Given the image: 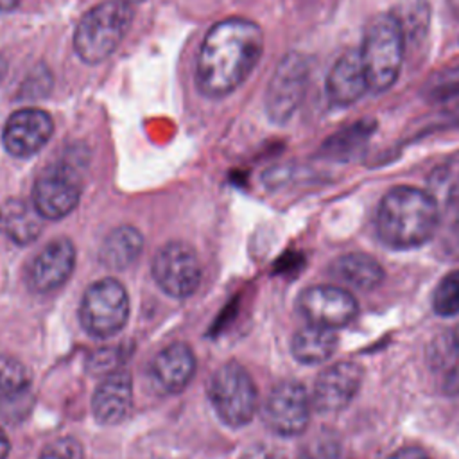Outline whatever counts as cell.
<instances>
[{
  "mask_svg": "<svg viewBox=\"0 0 459 459\" xmlns=\"http://www.w3.org/2000/svg\"><path fill=\"white\" fill-rule=\"evenodd\" d=\"M330 273L341 285L360 292L377 289L385 276L380 262L362 251L339 255L330 264Z\"/></svg>",
  "mask_w": 459,
  "mask_h": 459,
  "instance_id": "ac0fdd59",
  "label": "cell"
},
{
  "mask_svg": "<svg viewBox=\"0 0 459 459\" xmlns=\"http://www.w3.org/2000/svg\"><path fill=\"white\" fill-rule=\"evenodd\" d=\"M5 72H7V63H5V59L0 56V82H2V79L5 77Z\"/></svg>",
  "mask_w": 459,
  "mask_h": 459,
  "instance_id": "836d02e7",
  "label": "cell"
},
{
  "mask_svg": "<svg viewBox=\"0 0 459 459\" xmlns=\"http://www.w3.org/2000/svg\"><path fill=\"white\" fill-rule=\"evenodd\" d=\"M432 308L437 316L452 317L459 314V269L446 273L432 292Z\"/></svg>",
  "mask_w": 459,
  "mask_h": 459,
  "instance_id": "d4e9b609",
  "label": "cell"
},
{
  "mask_svg": "<svg viewBox=\"0 0 459 459\" xmlns=\"http://www.w3.org/2000/svg\"><path fill=\"white\" fill-rule=\"evenodd\" d=\"M373 131L375 122L371 120H360L351 126H346L323 143L321 152L330 160H350L359 154V151L366 145Z\"/></svg>",
  "mask_w": 459,
  "mask_h": 459,
  "instance_id": "603a6c76",
  "label": "cell"
},
{
  "mask_svg": "<svg viewBox=\"0 0 459 459\" xmlns=\"http://www.w3.org/2000/svg\"><path fill=\"white\" fill-rule=\"evenodd\" d=\"M240 459H281L280 454L265 445H256L246 450V454Z\"/></svg>",
  "mask_w": 459,
  "mask_h": 459,
  "instance_id": "f546056e",
  "label": "cell"
},
{
  "mask_svg": "<svg viewBox=\"0 0 459 459\" xmlns=\"http://www.w3.org/2000/svg\"><path fill=\"white\" fill-rule=\"evenodd\" d=\"M122 2H126V4H140V2H145V0H122Z\"/></svg>",
  "mask_w": 459,
  "mask_h": 459,
  "instance_id": "d590c367",
  "label": "cell"
},
{
  "mask_svg": "<svg viewBox=\"0 0 459 459\" xmlns=\"http://www.w3.org/2000/svg\"><path fill=\"white\" fill-rule=\"evenodd\" d=\"M360 59L366 70L369 91L382 93L389 90L402 70L403 61V29L394 14H378L364 32Z\"/></svg>",
  "mask_w": 459,
  "mask_h": 459,
  "instance_id": "277c9868",
  "label": "cell"
},
{
  "mask_svg": "<svg viewBox=\"0 0 459 459\" xmlns=\"http://www.w3.org/2000/svg\"><path fill=\"white\" fill-rule=\"evenodd\" d=\"M9 450H11V443H9V437H7V434L4 432V429L0 427V459H7V455H9Z\"/></svg>",
  "mask_w": 459,
  "mask_h": 459,
  "instance_id": "1f68e13d",
  "label": "cell"
},
{
  "mask_svg": "<svg viewBox=\"0 0 459 459\" xmlns=\"http://www.w3.org/2000/svg\"><path fill=\"white\" fill-rule=\"evenodd\" d=\"M54 133L52 117L39 108L14 111L2 131V143L11 156L29 158L39 152Z\"/></svg>",
  "mask_w": 459,
  "mask_h": 459,
  "instance_id": "4fadbf2b",
  "label": "cell"
},
{
  "mask_svg": "<svg viewBox=\"0 0 459 459\" xmlns=\"http://www.w3.org/2000/svg\"><path fill=\"white\" fill-rule=\"evenodd\" d=\"M43 217L34 204L23 199H7L0 204V233L18 246H27L38 238L43 230Z\"/></svg>",
  "mask_w": 459,
  "mask_h": 459,
  "instance_id": "d6986e66",
  "label": "cell"
},
{
  "mask_svg": "<svg viewBox=\"0 0 459 459\" xmlns=\"http://www.w3.org/2000/svg\"><path fill=\"white\" fill-rule=\"evenodd\" d=\"M339 339L335 330L305 325L290 339L292 357L307 366H316L326 362L337 350Z\"/></svg>",
  "mask_w": 459,
  "mask_h": 459,
  "instance_id": "44dd1931",
  "label": "cell"
},
{
  "mask_svg": "<svg viewBox=\"0 0 459 459\" xmlns=\"http://www.w3.org/2000/svg\"><path fill=\"white\" fill-rule=\"evenodd\" d=\"M342 443L332 430H319L303 443L296 459H341Z\"/></svg>",
  "mask_w": 459,
  "mask_h": 459,
  "instance_id": "484cf974",
  "label": "cell"
},
{
  "mask_svg": "<svg viewBox=\"0 0 459 459\" xmlns=\"http://www.w3.org/2000/svg\"><path fill=\"white\" fill-rule=\"evenodd\" d=\"M452 341H454L455 348L459 350V323L455 325V328H454V332H452Z\"/></svg>",
  "mask_w": 459,
  "mask_h": 459,
  "instance_id": "e575fe53",
  "label": "cell"
},
{
  "mask_svg": "<svg viewBox=\"0 0 459 459\" xmlns=\"http://www.w3.org/2000/svg\"><path fill=\"white\" fill-rule=\"evenodd\" d=\"M30 387L29 368L13 355H0V398H13Z\"/></svg>",
  "mask_w": 459,
  "mask_h": 459,
  "instance_id": "cb8c5ba5",
  "label": "cell"
},
{
  "mask_svg": "<svg viewBox=\"0 0 459 459\" xmlns=\"http://www.w3.org/2000/svg\"><path fill=\"white\" fill-rule=\"evenodd\" d=\"M425 190L439 210L459 208V152L448 156L430 170Z\"/></svg>",
  "mask_w": 459,
  "mask_h": 459,
  "instance_id": "7402d4cb",
  "label": "cell"
},
{
  "mask_svg": "<svg viewBox=\"0 0 459 459\" xmlns=\"http://www.w3.org/2000/svg\"><path fill=\"white\" fill-rule=\"evenodd\" d=\"M384 459H429V455L416 446H403V448L391 452Z\"/></svg>",
  "mask_w": 459,
  "mask_h": 459,
  "instance_id": "4dcf8cb0",
  "label": "cell"
},
{
  "mask_svg": "<svg viewBox=\"0 0 459 459\" xmlns=\"http://www.w3.org/2000/svg\"><path fill=\"white\" fill-rule=\"evenodd\" d=\"M152 278L158 287L178 299L192 296L201 285V262L192 246L181 240L163 244L152 258Z\"/></svg>",
  "mask_w": 459,
  "mask_h": 459,
  "instance_id": "ba28073f",
  "label": "cell"
},
{
  "mask_svg": "<svg viewBox=\"0 0 459 459\" xmlns=\"http://www.w3.org/2000/svg\"><path fill=\"white\" fill-rule=\"evenodd\" d=\"M310 75L308 59L298 52L283 56L276 65L265 90L267 117L276 122H287L299 108Z\"/></svg>",
  "mask_w": 459,
  "mask_h": 459,
  "instance_id": "9c48e42d",
  "label": "cell"
},
{
  "mask_svg": "<svg viewBox=\"0 0 459 459\" xmlns=\"http://www.w3.org/2000/svg\"><path fill=\"white\" fill-rule=\"evenodd\" d=\"M206 391L217 416L230 427L247 425L258 409L256 385L238 362L219 366L210 377Z\"/></svg>",
  "mask_w": 459,
  "mask_h": 459,
  "instance_id": "5b68a950",
  "label": "cell"
},
{
  "mask_svg": "<svg viewBox=\"0 0 459 459\" xmlns=\"http://www.w3.org/2000/svg\"><path fill=\"white\" fill-rule=\"evenodd\" d=\"M298 312L308 325L339 330L348 326L359 314L355 296L341 285H312L299 292Z\"/></svg>",
  "mask_w": 459,
  "mask_h": 459,
  "instance_id": "30bf717a",
  "label": "cell"
},
{
  "mask_svg": "<svg viewBox=\"0 0 459 459\" xmlns=\"http://www.w3.org/2000/svg\"><path fill=\"white\" fill-rule=\"evenodd\" d=\"M81 186L75 174L65 165L45 169L32 186V204L48 221L66 217L79 204Z\"/></svg>",
  "mask_w": 459,
  "mask_h": 459,
  "instance_id": "7c38bea8",
  "label": "cell"
},
{
  "mask_svg": "<svg viewBox=\"0 0 459 459\" xmlns=\"http://www.w3.org/2000/svg\"><path fill=\"white\" fill-rule=\"evenodd\" d=\"M133 403V380L124 369L108 373V377L97 385L91 398L93 418L102 425H115L122 421Z\"/></svg>",
  "mask_w": 459,
  "mask_h": 459,
  "instance_id": "2e32d148",
  "label": "cell"
},
{
  "mask_svg": "<svg viewBox=\"0 0 459 459\" xmlns=\"http://www.w3.org/2000/svg\"><path fill=\"white\" fill-rule=\"evenodd\" d=\"M154 385L165 394L183 391L195 373V355L185 342H172L161 348L149 362Z\"/></svg>",
  "mask_w": 459,
  "mask_h": 459,
  "instance_id": "9a60e30c",
  "label": "cell"
},
{
  "mask_svg": "<svg viewBox=\"0 0 459 459\" xmlns=\"http://www.w3.org/2000/svg\"><path fill=\"white\" fill-rule=\"evenodd\" d=\"M443 393L446 396H459V362L448 368L443 378Z\"/></svg>",
  "mask_w": 459,
  "mask_h": 459,
  "instance_id": "f1b7e54d",
  "label": "cell"
},
{
  "mask_svg": "<svg viewBox=\"0 0 459 459\" xmlns=\"http://www.w3.org/2000/svg\"><path fill=\"white\" fill-rule=\"evenodd\" d=\"M425 95L430 100H450L459 97V65L434 75L425 86Z\"/></svg>",
  "mask_w": 459,
  "mask_h": 459,
  "instance_id": "4316f807",
  "label": "cell"
},
{
  "mask_svg": "<svg viewBox=\"0 0 459 459\" xmlns=\"http://www.w3.org/2000/svg\"><path fill=\"white\" fill-rule=\"evenodd\" d=\"M264 52V32L258 23L231 16L217 22L206 32L197 63L195 82L212 99L235 91L255 70Z\"/></svg>",
  "mask_w": 459,
  "mask_h": 459,
  "instance_id": "6da1fadb",
  "label": "cell"
},
{
  "mask_svg": "<svg viewBox=\"0 0 459 459\" xmlns=\"http://www.w3.org/2000/svg\"><path fill=\"white\" fill-rule=\"evenodd\" d=\"M312 400L296 380H283L276 384L260 407L264 425L283 437H294L307 430L310 421Z\"/></svg>",
  "mask_w": 459,
  "mask_h": 459,
  "instance_id": "52a82bcc",
  "label": "cell"
},
{
  "mask_svg": "<svg viewBox=\"0 0 459 459\" xmlns=\"http://www.w3.org/2000/svg\"><path fill=\"white\" fill-rule=\"evenodd\" d=\"M133 16V5L122 0H106L91 7L74 32V48L79 59L88 65L106 61L127 34Z\"/></svg>",
  "mask_w": 459,
  "mask_h": 459,
  "instance_id": "3957f363",
  "label": "cell"
},
{
  "mask_svg": "<svg viewBox=\"0 0 459 459\" xmlns=\"http://www.w3.org/2000/svg\"><path fill=\"white\" fill-rule=\"evenodd\" d=\"M143 249V237L142 233L129 226H117L111 230L100 247H99V260L104 267L122 271L127 269L142 253Z\"/></svg>",
  "mask_w": 459,
  "mask_h": 459,
  "instance_id": "ffe728a7",
  "label": "cell"
},
{
  "mask_svg": "<svg viewBox=\"0 0 459 459\" xmlns=\"http://www.w3.org/2000/svg\"><path fill=\"white\" fill-rule=\"evenodd\" d=\"M38 459H84L82 446L75 437H57L50 441Z\"/></svg>",
  "mask_w": 459,
  "mask_h": 459,
  "instance_id": "83f0119b",
  "label": "cell"
},
{
  "mask_svg": "<svg viewBox=\"0 0 459 459\" xmlns=\"http://www.w3.org/2000/svg\"><path fill=\"white\" fill-rule=\"evenodd\" d=\"M20 4V0H0V13L11 11Z\"/></svg>",
  "mask_w": 459,
  "mask_h": 459,
  "instance_id": "d6a6232c",
  "label": "cell"
},
{
  "mask_svg": "<svg viewBox=\"0 0 459 459\" xmlns=\"http://www.w3.org/2000/svg\"><path fill=\"white\" fill-rule=\"evenodd\" d=\"M457 238H459V215H457Z\"/></svg>",
  "mask_w": 459,
  "mask_h": 459,
  "instance_id": "8d00e7d4",
  "label": "cell"
},
{
  "mask_svg": "<svg viewBox=\"0 0 459 459\" xmlns=\"http://www.w3.org/2000/svg\"><path fill=\"white\" fill-rule=\"evenodd\" d=\"M74 265V242L66 237L54 238L30 260L27 267V285L36 294H48L70 278Z\"/></svg>",
  "mask_w": 459,
  "mask_h": 459,
  "instance_id": "5bb4252c",
  "label": "cell"
},
{
  "mask_svg": "<svg viewBox=\"0 0 459 459\" xmlns=\"http://www.w3.org/2000/svg\"><path fill=\"white\" fill-rule=\"evenodd\" d=\"M364 380V369L353 360H341L325 368L312 391V409L319 414H335L346 409L359 394Z\"/></svg>",
  "mask_w": 459,
  "mask_h": 459,
  "instance_id": "8fae6325",
  "label": "cell"
},
{
  "mask_svg": "<svg viewBox=\"0 0 459 459\" xmlns=\"http://www.w3.org/2000/svg\"><path fill=\"white\" fill-rule=\"evenodd\" d=\"M129 317V296L113 278L91 283L82 294L79 319L91 337H111L120 332Z\"/></svg>",
  "mask_w": 459,
  "mask_h": 459,
  "instance_id": "8992f818",
  "label": "cell"
},
{
  "mask_svg": "<svg viewBox=\"0 0 459 459\" xmlns=\"http://www.w3.org/2000/svg\"><path fill=\"white\" fill-rule=\"evenodd\" d=\"M326 91L335 106H351L369 91L359 50H346L337 57L326 79Z\"/></svg>",
  "mask_w": 459,
  "mask_h": 459,
  "instance_id": "e0dca14e",
  "label": "cell"
},
{
  "mask_svg": "<svg viewBox=\"0 0 459 459\" xmlns=\"http://www.w3.org/2000/svg\"><path fill=\"white\" fill-rule=\"evenodd\" d=\"M439 213L441 210L427 190L407 185L393 186L378 204L377 235L391 249L420 247L434 237Z\"/></svg>",
  "mask_w": 459,
  "mask_h": 459,
  "instance_id": "7a4b0ae2",
  "label": "cell"
}]
</instances>
